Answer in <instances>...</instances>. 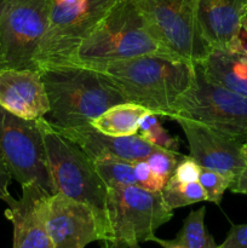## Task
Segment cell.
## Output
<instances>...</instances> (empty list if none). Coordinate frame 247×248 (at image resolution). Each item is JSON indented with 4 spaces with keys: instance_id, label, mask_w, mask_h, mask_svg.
Listing matches in <instances>:
<instances>
[{
    "instance_id": "1",
    "label": "cell",
    "mask_w": 247,
    "mask_h": 248,
    "mask_svg": "<svg viewBox=\"0 0 247 248\" xmlns=\"http://www.w3.org/2000/svg\"><path fill=\"white\" fill-rule=\"evenodd\" d=\"M125 102L169 118L195 79V63L167 55H145L99 68Z\"/></svg>"
},
{
    "instance_id": "2",
    "label": "cell",
    "mask_w": 247,
    "mask_h": 248,
    "mask_svg": "<svg viewBox=\"0 0 247 248\" xmlns=\"http://www.w3.org/2000/svg\"><path fill=\"white\" fill-rule=\"evenodd\" d=\"M40 73L50 103L45 119L53 127L87 125L108 108L125 102L96 68L70 63L47 65Z\"/></svg>"
},
{
    "instance_id": "3",
    "label": "cell",
    "mask_w": 247,
    "mask_h": 248,
    "mask_svg": "<svg viewBox=\"0 0 247 248\" xmlns=\"http://www.w3.org/2000/svg\"><path fill=\"white\" fill-rule=\"evenodd\" d=\"M145 55H167L133 0H119L77 48L72 63L103 68ZM173 57V56H172Z\"/></svg>"
},
{
    "instance_id": "4",
    "label": "cell",
    "mask_w": 247,
    "mask_h": 248,
    "mask_svg": "<svg viewBox=\"0 0 247 248\" xmlns=\"http://www.w3.org/2000/svg\"><path fill=\"white\" fill-rule=\"evenodd\" d=\"M43 133L48 171L56 193L89 206L96 217L103 244L108 235L107 194L108 188L86 153L61 135L45 118L38 119Z\"/></svg>"
},
{
    "instance_id": "5",
    "label": "cell",
    "mask_w": 247,
    "mask_h": 248,
    "mask_svg": "<svg viewBox=\"0 0 247 248\" xmlns=\"http://www.w3.org/2000/svg\"><path fill=\"white\" fill-rule=\"evenodd\" d=\"M173 217L161 193L133 184L109 188L107 194L108 235L102 248H130L153 241L155 232Z\"/></svg>"
},
{
    "instance_id": "6",
    "label": "cell",
    "mask_w": 247,
    "mask_h": 248,
    "mask_svg": "<svg viewBox=\"0 0 247 248\" xmlns=\"http://www.w3.org/2000/svg\"><path fill=\"white\" fill-rule=\"evenodd\" d=\"M119 0H50L47 27L36 56L39 69L70 64L82 41Z\"/></svg>"
},
{
    "instance_id": "7",
    "label": "cell",
    "mask_w": 247,
    "mask_h": 248,
    "mask_svg": "<svg viewBox=\"0 0 247 248\" xmlns=\"http://www.w3.org/2000/svg\"><path fill=\"white\" fill-rule=\"evenodd\" d=\"M185 118L230 137L247 138V97L210 81L200 63L195 79L174 103L169 119Z\"/></svg>"
},
{
    "instance_id": "8",
    "label": "cell",
    "mask_w": 247,
    "mask_h": 248,
    "mask_svg": "<svg viewBox=\"0 0 247 248\" xmlns=\"http://www.w3.org/2000/svg\"><path fill=\"white\" fill-rule=\"evenodd\" d=\"M198 0H133L170 56L201 63L212 51L196 18Z\"/></svg>"
},
{
    "instance_id": "9",
    "label": "cell",
    "mask_w": 247,
    "mask_h": 248,
    "mask_svg": "<svg viewBox=\"0 0 247 248\" xmlns=\"http://www.w3.org/2000/svg\"><path fill=\"white\" fill-rule=\"evenodd\" d=\"M50 0H6L0 15V70H40L36 56L47 27Z\"/></svg>"
},
{
    "instance_id": "10",
    "label": "cell",
    "mask_w": 247,
    "mask_h": 248,
    "mask_svg": "<svg viewBox=\"0 0 247 248\" xmlns=\"http://www.w3.org/2000/svg\"><path fill=\"white\" fill-rule=\"evenodd\" d=\"M0 156L21 186L34 183L56 194L38 121L24 120L0 107Z\"/></svg>"
},
{
    "instance_id": "11",
    "label": "cell",
    "mask_w": 247,
    "mask_h": 248,
    "mask_svg": "<svg viewBox=\"0 0 247 248\" xmlns=\"http://www.w3.org/2000/svg\"><path fill=\"white\" fill-rule=\"evenodd\" d=\"M45 223L53 248H85L102 240L91 208L60 193L46 199Z\"/></svg>"
},
{
    "instance_id": "12",
    "label": "cell",
    "mask_w": 247,
    "mask_h": 248,
    "mask_svg": "<svg viewBox=\"0 0 247 248\" xmlns=\"http://www.w3.org/2000/svg\"><path fill=\"white\" fill-rule=\"evenodd\" d=\"M190 150V156L202 169L236 176L246 166L242 156L244 140L217 132L207 126L185 118H176Z\"/></svg>"
},
{
    "instance_id": "13",
    "label": "cell",
    "mask_w": 247,
    "mask_h": 248,
    "mask_svg": "<svg viewBox=\"0 0 247 248\" xmlns=\"http://www.w3.org/2000/svg\"><path fill=\"white\" fill-rule=\"evenodd\" d=\"M48 195L39 186L29 183L22 186L19 200L7 203L5 216L14 227L12 248H53L45 223Z\"/></svg>"
},
{
    "instance_id": "14",
    "label": "cell",
    "mask_w": 247,
    "mask_h": 248,
    "mask_svg": "<svg viewBox=\"0 0 247 248\" xmlns=\"http://www.w3.org/2000/svg\"><path fill=\"white\" fill-rule=\"evenodd\" d=\"M0 107L24 120L45 118L50 103L40 70H0Z\"/></svg>"
},
{
    "instance_id": "15",
    "label": "cell",
    "mask_w": 247,
    "mask_h": 248,
    "mask_svg": "<svg viewBox=\"0 0 247 248\" xmlns=\"http://www.w3.org/2000/svg\"><path fill=\"white\" fill-rule=\"evenodd\" d=\"M53 127V126H52ZM56 131L81 148L92 161L126 160L135 162L147 159L153 152L162 148L150 144L139 135L127 137L108 136L97 131L91 124L75 127H53Z\"/></svg>"
},
{
    "instance_id": "16",
    "label": "cell",
    "mask_w": 247,
    "mask_h": 248,
    "mask_svg": "<svg viewBox=\"0 0 247 248\" xmlns=\"http://www.w3.org/2000/svg\"><path fill=\"white\" fill-rule=\"evenodd\" d=\"M247 16V0H198L196 18L211 48L228 51Z\"/></svg>"
},
{
    "instance_id": "17",
    "label": "cell",
    "mask_w": 247,
    "mask_h": 248,
    "mask_svg": "<svg viewBox=\"0 0 247 248\" xmlns=\"http://www.w3.org/2000/svg\"><path fill=\"white\" fill-rule=\"evenodd\" d=\"M200 65L210 81L247 97V63L241 56L212 48Z\"/></svg>"
},
{
    "instance_id": "18",
    "label": "cell",
    "mask_w": 247,
    "mask_h": 248,
    "mask_svg": "<svg viewBox=\"0 0 247 248\" xmlns=\"http://www.w3.org/2000/svg\"><path fill=\"white\" fill-rule=\"evenodd\" d=\"M147 108L131 102H123L107 109L91 125L99 132L115 137L138 135L139 121L148 113Z\"/></svg>"
},
{
    "instance_id": "19",
    "label": "cell",
    "mask_w": 247,
    "mask_h": 248,
    "mask_svg": "<svg viewBox=\"0 0 247 248\" xmlns=\"http://www.w3.org/2000/svg\"><path fill=\"white\" fill-rule=\"evenodd\" d=\"M205 215L206 208L203 206L191 211L173 241L183 248H218L212 235L206 230Z\"/></svg>"
},
{
    "instance_id": "20",
    "label": "cell",
    "mask_w": 247,
    "mask_h": 248,
    "mask_svg": "<svg viewBox=\"0 0 247 248\" xmlns=\"http://www.w3.org/2000/svg\"><path fill=\"white\" fill-rule=\"evenodd\" d=\"M161 196L165 205L171 211L201 202V201H207L205 190L199 181L191 182V183H182L172 176L165 184Z\"/></svg>"
},
{
    "instance_id": "21",
    "label": "cell",
    "mask_w": 247,
    "mask_h": 248,
    "mask_svg": "<svg viewBox=\"0 0 247 248\" xmlns=\"http://www.w3.org/2000/svg\"><path fill=\"white\" fill-rule=\"evenodd\" d=\"M93 164L97 173L108 189L137 184L133 162L126 160H97Z\"/></svg>"
},
{
    "instance_id": "22",
    "label": "cell",
    "mask_w": 247,
    "mask_h": 248,
    "mask_svg": "<svg viewBox=\"0 0 247 248\" xmlns=\"http://www.w3.org/2000/svg\"><path fill=\"white\" fill-rule=\"evenodd\" d=\"M157 118L159 116L156 114H154L153 111H148L140 119L138 135L144 138L148 143L155 145V147L179 153V140L177 137H172L162 127Z\"/></svg>"
},
{
    "instance_id": "23",
    "label": "cell",
    "mask_w": 247,
    "mask_h": 248,
    "mask_svg": "<svg viewBox=\"0 0 247 248\" xmlns=\"http://www.w3.org/2000/svg\"><path fill=\"white\" fill-rule=\"evenodd\" d=\"M234 178L235 177L230 176V174H225L222 173V172L201 167L198 181L203 188V190H205L208 202L219 205L220 201H222L223 194L227 189L230 188Z\"/></svg>"
},
{
    "instance_id": "24",
    "label": "cell",
    "mask_w": 247,
    "mask_h": 248,
    "mask_svg": "<svg viewBox=\"0 0 247 248\" xmlns=\"http://www.w3.org/2000/svg\"><path fill=\"white\" fill-rule=\"evenodd\" d=\"M182 156L183 155L181 153L171 152L167 149H157L153 152L145 160L149 164L155 177H157L164 183H167L170 177L173 174L174 169Z\"/></svg>"
},
{
    "instance_id": "25",
    "label": "cell",
    "mask_w": 247,
    "mask_h": 248,
    "mask_svg": "<svg viewBox=\"0 0 247 248\" xmlns=\"http://www.w3.org/2000/svg\"><path fill=\"white\" fill-rule=\"evenodd\" d=\"M133 172H135L136 183L137 186L147 189V190L153 191V193H161L164 189L165 184L162 181H160L155 174L153 173L149 164L145 159L137 160L133 162Z\"/></svg>"
},
{
    "instance_id": "26",
    "label": "cell",
    "mask_w": 247,
    "mask_h": 248,
    "mask_svg": "<svg viewBox=\"0 0 247 248\" xmlns=\"http://www.w3.org/2000/svg\"><path fill=\"white\" fill-rule=\"evenodd\" d=\"M200 171L201 166L190 155L189 156L183 155L177 164L172 177L182 183H191V182H198Z\"/></svg>"
},
{
    "instance_id": "27",
    "label": "cell",
    "mask_w": 247,
    "mask_h": 248,
    "mask_svg": "<svg viewBox=\"0 0 247 248\" xmlns=\"http://www.w3.org/2000/svg\"><path fill=\"white\" fill-rule=\"evenodd\" d=\"M218 248H247V224L232 225L227 239Z\"/></svg>"
},
{
    "instance_id": "28",
    "label": "cell",
    "mask_w": 247,
    "mask_h": 248,
    "mask_svg": "<svg viewBox=\"0 0 247 248\" xmlns=\"http://www.w3.org/2000/svg\"><path fill=\"white\" fill-rule=\"evenodd\" d=\"M228 52L235 53V55L239 56H244L247 53V16L242 21L239 31H237L234 40L230 44Z\"/></svg>"
},
{
    "instance_id": "29",
    "label": "cell",
    "mask_w": 247,
    "mask_h": 248,
    "mask_svg": "<svg viewBox=\"0 0 247 248\" xmlns=\"http://www.w3.org/2000/svg\"><path fill=\"white\" fill-rule=\"evenodd\" d=\"M11 179V173H10L9 169H7L2 157L0 156V200L4 201L6 205L14 200L12 195L9 193V186Z\"/></svg>"
},
{
    "instance_id": "30",
    "label": "cell",
    "mask_w": 247,
    "mask_h": 248,
    "mask_svg": "<svg viewBox=\"0 0 247 248\" xmlns=\"http://www.w3.org/2000/svg\"><path fill=\"white\" fill-rule=\"evenodd\" d=\"M229 189L234 194H244V195H247V165L240 173H237L235 176L234 181H232Z\"/></svg>"
},
{
    "instance_id": "31",
    "label": "cell",
    "mask_w": 247,
    "mask_h": 248,
    "mask_svg": "<svg viewBox=\"0 0 247 248\" xmlns=\"http://www.w3.org/2000/svg\"><path fill=\"white\" fill-rule=\"evenodd\" d=\"M153 241L157 242L160 246L164 248H183L182 246H179L178 244H176L173 240H161V239H157V237L155 236V239L153 240Z\"/></svg>"
},
{
    "instance_id": "32",
    "label": "cell",
    "mask_w": 247,
    "mask_h": 248,
    "mask_svg": "<svg viewBox=\"0 0 247 248\" xmlns=\"http://www.w3.org/2000/svg\"><path fill=\"white\" fill-rule=\"evenodd\" d=\"M242 156H244L245 162H246L247 165V138L245 140L244 144H242Z\"/></svg>"
},
{
    "instance_id": "33",
    "label": "cell",
    "mask_w": 247,
    "mask_h": 248,
    "mask_svg": "<svg viewBox=\"0 0 247 248\" xmlns=\"http://www.w3.org/2000/svg\"><path fill=\"white\" fill-rule=\"evenodd\" d=\"M5 1H6V0H0V15H1V11H2V9H4Z\"/></svg>"
},
{
    "instance_id": "34",
    "label": "cell",
    "mask_w": 247,
    "mask_h": 248,
    "mask_svg": "<svg viewBox=\"0 0 247 248\" xmlns=\"http://www.w3.org/2000/svg\"><path fill=\"white\" fill-rule=\"evenodd\" d=\"M130 248H142L139 246V245H133V246H131Z\"/></svg>"
},
{
    "instance_id": "35",
    "label": "cell",
    "mask_w": 247,
    "mask_h": 248,
    "mask_svg": "<svg viewBox=\"0 0 247 248\" xmlns=\"http://www.w3.org/2000/svg\"><path fill=\"white\" fill-rule=\"evenodd\" d=\"M241 57H242V58H244V60H245V61H246V63H247V53H246V55L241 56Z\"/></svg>"
}]
</instances>
